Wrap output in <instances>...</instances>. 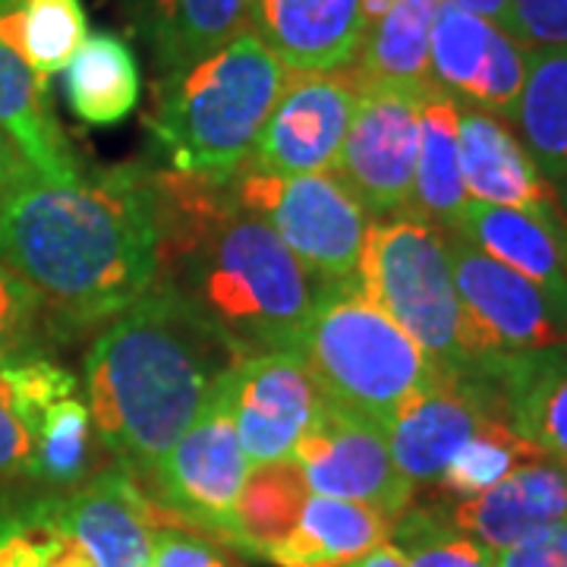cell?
<instances>
[{
    "mask_svg": "<svg viewBox=\"0 0 567 567\" xmlns=\"http://www.w3.org/2000/svg\"><path fill=\"white\" fill-rule=\"evenodd\" d=\"M0 262L39 290L73 338L107 324L162 275L148 164L20 183L0 199Z\"/></svg>",
    "mask_w": 567,
    "mask_h": 567,
    "instance_id": "cell-1",
    "label": "cell"
},
{
    "mask_svg": "<svg viewBox=\"0 0 567 567\" xmlns=\"http://www.w3.org/2000/svg\"><path fill=\"white\" fill-rule=\"evenodd\" d=\"M237 363L196 306L158 278L85 353V404L102 451L145 486Z\"/></svg>",
    "mask_w": 567,
    "mask_h": 567,
    "instance_id": "cell-2",
    "label": "cell"
},
{
    "mask_svg": "<svg viewBox=\"0 0 567 567\" xmlns=\"http://www.w3.org/2000/svg\"><path fill=\"white\" fill-rule=\"evenodd\" d=\"M158 278L174 284L240 360L300 353L322 293L281 237L237 205L171 252Z\"/></svg>",
    "mask_w": 567,
    "mask_h": 567,
    "instance_id": "cell-3",
    "label": "cell"
},
{
    "mask_svg": "<svg viewBox=\"0 0 567 567\" xmlns=\"http://www.w3.org/2000/svg\"><path fill=\"white\" fill-rule=\"evenodd\" d=\"M287 73L246 29L203 61L152 82L145 111L152 145L177 174L234 181L252 155Z\"/></svg>",
    "mask_w": 567,
    "mask_h": 567,
    "instance_id": "cell-4",
    "label": "cell"
},
{
    "mask_svg": "<svg viewBox=\"0 0 567 567\" xmlns=\"http://www.w3.org/2000/svg\"><path fill=\"white\" fill-rule=\"evenodd\" d=\"M324 401L385 429L442 372L360 281L322 287L300 347Z\"/></svg>",
    "mask_w": 567,
    "mask_h": 567,
    "instance_id": "cell-5",
    "label": "cell"
},
{
    "mask_svg": "<svg viewBox=\"0 0 567 567\" xmlns=\"http://www.w3.org/2000/svg\"><path fill=\"white\" fill-rule=\"evenodd\" d=\"M357 281L442 375L486 385L473 328L451 275L445 230L406 212L372 221Z\"/></svg>",
    "mask_w": 567,
    "mask_h": 567,
    "instance_id": "cell-6",
    "label": "cell"
},
{
    "mask_svg": "<svg viewBox=\"0 0 567 567\" xmlns=\"http://www.w3.org/2000/svg\"><path fill=\"white\" fill-rule=\"evenodd\" d=\"M240 212L262 218L322 284H353L372 218L334 174L271 177L240 167L227 183Z\"/></svg>",
    "mask_w": 567,
    "mask_h": 567,
    "instance_id": "cell-7",
    "label": "cell"
},
{
    "mask_svg": "<svg viewBox=\"0 0 567 567\" xmlns=\"http://www.w3.org/2000/svg\"><path fill=\"white\" fill-rule=\"evenodd\" d=\"M227 375L212 388L196 420L142 488L158 507L162 524H181L237 548V502L249 461L230 413Z\"/></svg>",
    "mask_w": 567,
    "mask_h": 567,
    "instance_id": "cell-8",
    "label": "cell"
},
{
    "mask_svg": "<svg viewBox=\"0 0 567 567\" xmlns=\"http://www.w3.org/2000/svg\"><path fill=\"white\" fill-rule=\"evenodd\" d=\"M457 297L473 328L486 385L498 391L511 365L567 344V316L543 287L486 256L461 234H445Z\"/></svg>",
    "mask_w": 567,
    "mask_h": 567,
    "instance_id": "cell-9",
    "label": "cell"
},
{
    "mask_svg": "<svg viewBox=\"0 0 567 567\" xmlns=\"http://www.w3.org/2000/svg\"><path fill=\"white\" fill-rule=\"evenodd\" d=\"M432 85L360 82V99L331 174L372 221L404 215L420 155V107Z\"/></svg>",
    "mask_w": 567,
    "mask_h": 567,
    "instance_id": "cell-10",
    "label": "cell"
},
{
    "mask_svg": "<svg viewBox=\"0 0 567 567\" xmlns=\"http://www.w3.org/2000/svg\"><path fill=\"white\" fill-rule=\"evenodd\" d=\"M312 495L360 502L398 520L416 486L398 470L382 425L322 401L290 457Z\"/></svg>",
    "mask_w": 567,
    "mask_h": 567,
    "instance_id": "cell-11",
    "label": "cell"
},
{
    "mask_svg": "<svg viewBox=\"0 0 567 567\" xmlns=\"http://www.w3.org/2000/svg\"><path fill=\"white\" fill-rule=\"evenodd\" d=\"M360 99V76L347 70L287 73L246 167L271 177L331 174Z\"/></svg>",
    "mask_w": 567,
    "mask_h": 567,
    "instance_id": "cell-12",
    "label": "cell"
},
{
    "mask_svg": "<svg viewBox=\"0 0 567 567\" xmlns=\"http://www.w3.org/2000/svg\"><path fill=\"white\" fill-rule=\"evenodd\" d=\"M527 51L495 22L442 0L429 39V80L447 99L514 121Z\"/></svg>",
    "mask_w": 567,
    "mask_h": 567,
    "instance_id": "cell-13",
    "label": "cell"
},
{
    "mask_svg": "<svg viewBox=\"0 0 567 567\" xmlns=\"http://www.w3.org/2000/svg\"><path fill=\"white\" fill-rule=\"evenodd\" d=\"M227 398L249 470L290 461L324 401L300 353L240 360L227 375Z\"/></svg>",
    "mask_w": 567,
    "mask_h": 567,
    "instance_id": "cell-14",
    "label": "cell"
},
{
    "mask_svg": "<svg viewBox=\"0 0 567 567\" xmlns=\"http://www.w3.org/2000/svg\"><path fill=\"white\" fill-rule=\"evenodd\" d=\"M492 420H505V404L495 388L439 375L385 425L388 447L413 486H435L451 457Z\"/></svg>",
    "mask_w": 567,
    "mask_h": 567,
    "instance_id": "cell-15",
    "label": "cell"
},
{
    "mask_svg": "<svg viewBox=\"0 0 567 567\" xmlns=\"http://www.w3.org/2000/svg\"><path fill=\"white\" fill-rule=\"evenodd\" d=\"M66 529L80 539L95 567H148L158 507L117 461L92 473L82 486L54 492Z\"/></svg>",
    "mask_w": 567,
    "mask_h": 567,
    "instance_id": "cell-16",
    "label": "cell"
},
{
    "mask_svg": "<svg viewBox=\"0 0 567 567\" xmlns=\"http://www.w3.org/2000/svg\"><path fill=\"white\" fill-rule=\"evenodd\" d=\"M457 145L470 203L517 208L546 221L567 224L555 186L543 177L511 123L486 111L461 107Z\"/></svg>",
    "mask_w": 567,
    "mask_h": 567,
    "instance_id": "cell-17",
    "label": "cell"
},
{
    "mask_svg": "<svg viewBox=\"0 0 567 567\" xmlns=\"http://www.w3.org/2000/svg\"><path fill=\"white\" fill-rule=\"evenodd\" d=\"M249 32L293 73L347 70L365 39L363 0H252Z\"/></svg>",
    "mask_w": 567,
    "mask_h": 567,
    "instance_id": "cell-18",
    "label": "cell"
},
{
    "mask_svg": "<svg viewBox=\"0 0 567 567\" xmlns=\"http://www.w3.org/2000/svg\"><path fill=\"white\" fill-rule=\"evenodd\" d=\"M451 524L492 551L567 520V466L536 457L514 466L495 486L445 507Z\"/></svg>",
    "mask_w": 567,
    "mask_h": 567,
    "instance_id": "cell-19",
    "label": "cell"
},
{
    "mask_svg": "<svg viewBox=\"0 0 567 567\" xmlns=\"http://www.w3.org/2000/svg\"><path fill=\"white\" fill-rule=\"evenodd\" d=\"M155 80L181 73L249 29L252 0H117Z\"/></svg>",
    "mask_w": 567,
    "mask_h": 567,
    "instance_id": "cell-20",
    "label": "cell"
},
{
    "mask_svg": "<svg viewBox=\"0 0 567 567\" xmlns=\"http://www.w3.org/2000/svg\"><path fill=\"white\" fill-rule=\"evenodd\" d=\"M451 234H461L486 256L543 287L567 316V224L502 205L466 203Z\"/></svg>",
    "mask_w": 567,
    "mask_h": 567,
    "instance_id": "cell-21",
    "label": "cell"
},
{
    "mask_svg": "<svg viewBox=\"0 0 567 567\" xmlns=\"http://www.w3.org/2000/svg\"><path fill=\"white\" fill-rule=\"evenodd\" d=\"M394 520L360 502L309 495L297 524L262 548V561L278 567H344L385 546Z\"/></svg>",
    "mask_w": 567,
    "mask_h": 567,
    "instance_id": "cell-22",
    "label": "cell"
},
{
    "mask_svg": "<svg viewBox=\"0 0 567 567\" xmlns=\"http://www.w3.org/2000/svg\"><path fill=\"white\" fill-rule=\"evenodd\" d=\"M0 130L22 148L39 177L73 183L82 177L80 158L51 111L48 85L0 44Z\"/></svg>",
    "mask_w": 567,
    "mask_h": 567,
    "instance_id": "cell-23",
    "label": "cell"
},
{
    "mask_svg": "<svg viewBox=\"0 0 567 567\" xmlns=\"http://www.w3.org/2000/svg\"><path fill=\"white\" fill-rule=\"evenodd\" d=\"M457 114L461 104L447 99L435 85L423 95L420 107V155L416 177L406 215L451 234L464 215L466 186L461 174V145H457Z\"/></svg>",
    "mask_w": 567,
    "mask_h": 567,
    "instance_id": "cell-24",
    "label": "cell"
},
{
    "mask_svg": "<svg viewBox=\"0 0 567 567\" xmlns=\"http://www.w3.org/2000/svg\"><path fill=\"white\" fill-rule=\"evenodd\" d=\"M498 394L507 425L539 457L567 466V344L511 365Z\"/></svg>",
    "mask_w": 567,
    "mask_h": 567,
    "instance_id": "cell-25",
    "label": "cell"
},
{
    "mask_svg": "<svg viewBox=\"0 0 567 567\" xmlns=\"http://www.w3.org/2000/svg\"><path fill=\"white\" fill-rule=\"evenodd\" d=\"M140 95L136 51L117 32L89 35L63 70V99L85 126H117L140 107Z\"/></svg>",
    "mask_w": 567,
    "mask_h": 567,
    "instance_id": "cell-26",
    "label": "cell"
},
{
    "mask_svg": "<svg viewBox=\"0 0 567 567\" xmlns=\"http://www.w3.org/2000/svg\"><path fill=\"white\" fill-rule=\"evenodd\" d=\"M76 375L54 360L0 365V480L29 476L48 406L76 394Z\"/></svg>",
    "mask_w": 567,
    "mask_h": 567,
    "instance_id": "cell-27",
    "label": "cell"
},
{
    "mask_svg": "<svg viewBox=\"0 0 567 567\" xmlns=\"http://www.w3.org/2000/svg\"><path fill=\"white\" fill-rule=\"evenodd\" d=\"M511 126L555 193L567 189V48L527 51V76Z\"/></svg>",
    "mask_w": 567,
    "mask_h": 567,
    "instance_id": "cell-28",
    "label": "cell"
},
{
    "mask_svg": "<svg viewBox=\"0 0 567 567\" xmlns=\"http://www.w3.org/2000/svg\"><path fill=\"white\" fill-rule=\"evenodd\" d=\"M89 39L82 0H0V44L44 85L66 70Z\"/></svg>",
    "mask_w": 567,
    "mask_h": 567,
    "instance_id": "cell-29",
    "label": "cell"
},
{
    "mask_svg": "<svg viewBox=\"0 0 567 567\" xmlns=\"http://www.w3.org/2000/svg\"><path fill=\"white\" fill-rule=\"evenodd\" d=\"M442 0H394L382 20L365 32L353 73L360 82H394L425 89L429 80V39Z\"/></svg>",
    "mask_w": 567,
    "mask_h": 567,
    "instance_id": "cell-30",
    "label": "cell"
},
{
    "mask_svg": "<svg viewBox=\"0 0 567 567\" xmlns=\"http://www.w3.org/2000/svg\"><path fill=\"white\" fill-rule=\"evenodd\" d=\"M99 435L92 425L89 404L73 398H63L54 406H48L39 429V442L32 454L29 476L48 492H66V488L82 486L95 470V451H99Z\"/></svg>",
    "mask_w": 567,
    "mask_h": 567,
    "instance_id": "cell-31",
    "label": "cell"
},
{
    "mask_svg": "<svg viewBox=\"0 0 567 567\" xmlns=\"http://www.w3.org/2000/svg\"><path fill=\"white\" fill-rule=\"evenodd\" d=\"M309 495L312 492L306 488L293 461L252 466L237 502V548L234 551L259 558L265 546L281 539L284 533L297 524Z\"/></svg>",
    "mask_w": 567,
    "mask_h": 567,
    "instance_id": "cell-32",
    "label": "cell"
},
{
    "mask_svg": "<svg viewBox=\"0 0 567 567\" xmlns=\"http://www.w3.org/2000/svg\"><path fill=\"white\" fill-rule=\"evenodd\" d=\"M0 567H95L66 529L54 492L0 511Z\"/></svg>",
    "mask_w": 567,
    "mask_h": 567,
    "instance_id": "cell-33",
    "label": "cell"
},
{
    "mask_svg": "<svg viewBox=\"0 0 567 567\" xmlns=\"http://www.w3.org/2000/svg\"><path fill=\"white\" fill-rule=\"evenodd\" d=\"M66 341H73V334L39 290L0 262V365L48 360V353Z\"/></svg>",
    "mask_w": 567,
    "mask_h": 567,
    "instance_id": "cell-34",
    "label": "cell"
},
{
    "mask_svg": "<svg viewBox=\"0 0 567 567\" xmlns=\"http://www.w3.org/2000/svg\"><path fill=\"white\" fill-rule=\"evenodd\" d=\"M539 454L507 425V420H492L466 442L451 464L445 466L442 480L435 486L445 492L451 502L473 498L505 480L514 466L536 461Z\"/></svg>",
    "mask_w": 567,
    "mask_h": 567,
    "instance_id": "cell-35",
    "label": "cell"
},
{
    "mask_svg": "<svg viewBox=\"0 0 567 567\" xmlns=\"http://www.w3.org/2000/svg\"><path fill=\"white\" fill-rule=\"evenodd\" d=\"M388 543L404 555L406 567H492L486 548L451 524L445 505H410Z\"/></svg>",
    "mask_w": 567,
    "mask_h": 567,
    "instance_id": "cell-36",
    "label": "cell"
},
{
    "mask_svg": "<svg viewBox=\"0 0 567 567\" xmlns=\"http://www.w3.org/2000/svg\"><path fill=\"white\" fill-rule=\"evenodd\" d=\"M148 567H240V561L205 533L181 524H155Z\"/></svg>",
    "mask_w": 567,
    "mask_h": 567,
    "instance_id": "cell-37",
    "label": "cell"
},
{
    "mask_svg": "<svg viewBox=\"0 0 567 567\" xmlns=\"http://www.w3.org/2000/svg\"><path fill=\"white\" fill-rule=\"evenodd\" d=\"M511 35L524 51L567 48V0H511Z\"/></svg>",
    "mask_w": 567,
    "mask_h": 567,
    "instance_id": "cell-38",
    "label": "cell"
},
{
    "mask_svg": "<svg viewBox=\"0 0 567 567\" xmlns=\"http://www.w3.org/2000/svg\"><path fill=\"white\" fill-rule=\"evenodd\" d=\"M492 567H567V520L492 551Z\"/></svg>",
    "mask_w": 567,
    "mask_h": 567,
    "instance_id": "cell-39",
    "label": "cell"
},
{
    "mask_svg": "<svg viewBox=\"0 0 567 567\" xmlns=\"http://www.w3.org/2000/svg\"><path fill=\"white\" fill-rule=\"evenodd\" d=\"M35 174L39 171L22 155V148L13 142V136L7 130H0V199Z\"/></svg>",
    "mask_w": 567,
    "mask_h": 567,
    "instance_id": "cell-40",
    "label": "cell"
},
{
    "mask_svg": "<svg viewBox=\"0 0 567 567\" xmlns=\"http://www.w3.org/2000/svg\"><path fill=\"white\" fill-rule=\"evenodd\" d=\"M451 3L464 7V10L483 17V20L495 22L498 29H505L507 35H511V0H451ZM511 39H514V35H511Z\"/></svg>",
    "mask_w": 567,
    "mask_h": 567,
    "instance_id": "cell-41",
    "label": "cell"
},
{
    "mask_svg": "<svg viewBox=\"0 0 567 567\" xmlns=\"http://www.w3.org/2000/svg\"><path fill=\"white\" fill-rule=\"evenodd\" d=\"M344 567H406V561L398 548L391 546V543H385V546L365 551L363 558H357V561H350V565Z\"/></svg>",
    "mask_w": 567,
    "mask_h": 567,
    "instance_id": "cell-42",
    "label": "cell"
},
{
    "mask_svg": "<svg viewBox=\"0 0 567 567\" xmlns=\"http://www.w3.org/2000/svg\"><path fill=\"white\" fill-rule=\"evenodd\" d=\"M394 7V0H363V25H365V32L375 25V22L382 20L385 17L388 10Z\"/></svg>",
    "mask_w": 567,
    "mask_h": 567,
    "instance_id": "cell-43",
    "label": "cell"
},
{
    "mask_svg": "<svg viewBox=\"0 0 567 567\" xmlns=\"http://www.w3.org/2000/svg\"><path fill=\"white\" fill-rule=\"evenodd\" d=\"M558 203H561V208H565V218H567V189H561V193H558Z\"/></svg>",
    "mask_w": 567,
    "mask_h": 567,
    "instance_id": "cell-44",
    "label": "cell"
}]
</instances>
